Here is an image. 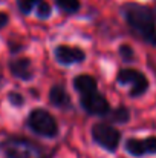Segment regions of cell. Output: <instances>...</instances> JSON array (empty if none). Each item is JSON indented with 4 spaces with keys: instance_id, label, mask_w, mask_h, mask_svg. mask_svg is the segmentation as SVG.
Masks as SVG:
<instances>
[{
    "instance_id": "15",
    "label": "cell",
    "mask_w": 156,
    "mask_h": 158,
    "mask_svg": "<svg viewBox=\"0 0 156 158\" xmlns=\"http://www.w3.org/2000/svg\"><path fill=\"white\" fill-rule=\"evenodd\" d=\"M118 52H119L121 60L126 61V63H130V61L135 60V51H133V48H132L130 45H126V43L121 45L119 49H118Z\"/></svg>"
},
{
    "instance_id": "10",
    "label": "cell",
    "mask_w": 156,
    "mask_h": 158,
    "mask_svg": "<svg viewBox=\"0 0 156 158\" xmlns=\"http://www.w3.org/2000/svg\"><path fill=\"white\" fill-rule=\"evenodd\" d=\"M49 103L58 109H69L70 97L63 85H54L49 91Z\"/></svg>"
},
{
    "instance_id": "7",
    "label": "cell",
    "mask_w": 156,
    "mask_h": 158,
    "mask_svg": "<svg viewBox=\"0 0 156 158\" xmlns=\"http://www.w3.org/2000/svg\"><path fill=\"white\" fill-rule=\"evenodd\" d=\"M124 149L132 157H146L156 155V137L147 138H129L124 143Z\"/></svg>"
},
{
    "instance_id": "2",
    "label": "cell",
    "mask_w": 156,
    "mask_h": 158,
    "mask_svg": "<svg viewBox=\"0 0 156 158\" xmlns=\"http://www.w3.org/2000/svg\"><path fill=\"white\" fill-rule=\"evenodd\" d=\"M72 83H74V89L78 92L80 106L83 107V110L86 114L95 115V117H103V118L109 114V110L112 109L110 103L100 92L98 83L92 75L80 74L72 80Z\"/></svg>"
},
{
    "instance_id": "4",
    "label": "cell",
    "mask_w": 156,
    "mask_h": 158,
    "mask_svg": "<svg viewBox=\"0 0 156 158\" xmlns=\"http://www.w3.org/2000/svg\"><path fill=\"white\" fill-rule=\"evenodd\" d=\"M26 124L34 134L45 137V138H55L60 132L57 120L52 117V114H49L45 109L31 110L28 115Z\"/></svg>"
},
{
    "instance_id": "16",
    "label": "cell",
    "mask_w": 156,
    "mask_h": 158,
    "mask_svg": "<svg viewBox=\"0 0 156 158\" xmlns=\"http://www.w3.org/2000/svg\"><path fill=\"white\" fill-rule=\"evenodd\" d=\"M8 102L14 106V107H22V106L25 105L23 95H22L20 92H15V91H11V92L8 94Z\"/></svg>"
},
{
    "instance_id": "8",
    "label": "cell",
    "mask_w": 156,
    "mask_h": 158,
    "mask_svg": "<svg viewBox=\"0 0 156 158\" xmlns=\"http://www.w3.org/2000/svg\"><path fill=\"white\" fill-rule=\"evenodd\" d=\"M55 60L63 64V66H70V64H77L86 60V52L80 48L75 46H67V45H58L54 49Z\"/></svg>"
},
{
    "instance_id": "12",
    "label": "cell",
    "mask_w": 156,
    "mask_h": 158,
    "mask_svg": "<svg viewBox=\"0 0 156 158\" xmlns=\"http://www.w3.org/2000/svg\"><path fill=\"white\" fill-rule=\"evenodd\" d=\"M54 2H55L57 8H58L60 11L66 12V14H75V12H78L80 8H81L80 0H54Z\"/></svg>"
},
{
    "instance_id": "3",
    "label": "cell",
    "mask_w": 156,
    "mask_h": 158,
    "mask_svg": "<svg viewBox=\"0 0 156 158\" xmlns=\"http://www.w3.org/2000/svg\"><path fill=\"white\" fill-rule=\"evenodd\" d=\"M0 151L6 158H48L46 151L23 137H9L0 143Z\"/></svg>"
},
{
    "instance_id": "13",
    "label": "cell",
    "mask_w": 156,
    "mask_h": 158,
    "mask_svg": "<svg viewBox=\"0 0 156 158\" xmlns=\"http://www.w3.org/2000/svg\"><path fill=\"white\" fill-rule=\"evenodd\" d=\"M35 14H37L38 19H42V20H48V19L51 17V14H52L51 5H49L46 0H40L38 5H37V8H35Z\"/></svg>"
},
{
    "instance_id": "6",
    "label": "cell",
    "mask_w": 156,
    "mask_h": 158,
    "mask_svg": "<svg viewBox=\"0 0 156 158\" xmlns=\"http://www.w3.org/2000/svg\"><path fill=\"white\" fill-rule=\"evenodd\" d=\"M92 140L107 152H116L121 143V132L109 123H95L92 126Z\"/></svg>"
},
{
    "instance_id": "5",
    "label": "cell",
    "mask_w": 156,
    "mask_h": 158,
    "mask_svg": "<svg viewBox=\"0 0 156 158\" xmlns=\"http://www.w3.org/2000/svg\"><path fill=\"white\" fill-rule=\"evenodd\" d=\"M116 81H118V85L130 86L129 95L132 98L144 95L150 88V83H149V78L146 77V74H142L138 69H132V68L119 69L116 74Z\"/></svg>"
},
{
    "instance_id": "14",
    "label": "cell",
    "mask_w": 156,
    "mask_h": 158,
    "mask_svg": "<svg viewBox=\"0 0 156 158\" xmlns=\"http://www.w3.org/2000/svg\"><path fill=\"white\" fill-rule=\"evenodd\" d=\"M38 2L40 0H17V8H18V11L22 14L28 15V14H31L37 8Z\"/></svg>"
},
{
    "instance_id": "17",
    "label": "cell",
    "mask_w": 156,
    "mask_h": 158,
    "mask_svg": "<svg viewBox=\"0 0 156 158\" xmlns=\"http://www.w3.org/2000/svg\"><path fill=\"white\" fill-rule=\"evenodd\" d=\"M8 22H9V15L6 12H2L0 11V29H3L8 25Z\"/></svg>"
},
{
    "instance_id": "9",
    "label": "cell",
    "mask_w": 156,
    "mask_h": 158,
    "mask_svg": "<svg viewBox=\"0 0 156 158\" xmlns=\"http://www.w3.org/2000/svg\"><path fill=\"white\" fill-rule=\"evenodd\" d=\"M9 71L15 78H20L23 81H29L34 78V69L32 63L26 57H15L9 61Z\"/></svg>"
},
{
    "instance_id": "11",
    "label": "cell",
    "mask_w": 156,
    "mask_h": 158,
    "mask_svg": "<svg viewBox=\"0 0 156 158\" xmlns=\"http://www.w3.org/2000/svg\"><path fill=\"white\" fill-rule=\"evenodd\" d=\"M107 121L110 123H118V124H124V123H129L130 120V110L126 107V106H118L115 109H110L109 114L104 117Z\"/></svg>"
},
{
    "instance_id": "1",
    "label": "cell",
    "mask_w": 156,
    "mask_h": 158,
    "mask_svg": "<svg viewBox=\"0 0 156 158\" xmlns=\"http://www.w3.org/2000/svg\"><path fill=\"white\" fill-rule=\"evenodd\" d=\"M121 15L127 26L141 40L156 46V11L141 3H124Z\"/></svg>"
},
{
    "instance_id": "18",
    "label": "cell",
    "mask_w": 156,
    "mask_h": 158,
    "mask_svg": "<svg viewBox=\"0 0 156 158\" xmlns=\"http://www.w3.org/2000/svg\"><path fill=\"white\" fill-rule=\"evenodd\" d=\"M3 86V77H2V74H0V88Z\"/></svg>"
}]
</instances>
